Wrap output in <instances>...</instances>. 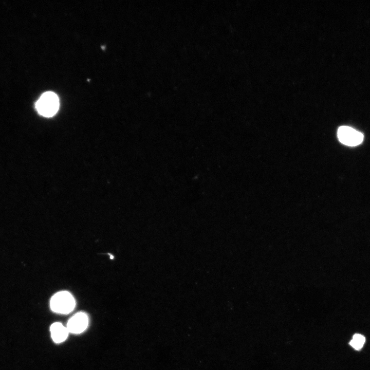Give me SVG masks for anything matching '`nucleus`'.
<instances>
[{
	"instance_id": "obj_1",
	"label": "nucleus",
	"mask_w": 370,
	"mask_h": 370,
	"mask_svg": "<svg viewBox=\"0 0 370 370\" xmlns=\"http://www.w3.org/2000/svg\"><path fill=\"white\" fill-rule=\"evenodd\" d=\"M35 107L40 115L46 117H52L59 107L58 97L53 92H46L37 101Z\"/></svg>"
},
{
	"instance_id": "obj_2",
	"label": "nucleus",
	"mask_w": 370,
	"mask_h": 370,
	"mask_svg": "<svg viewBox=\"0 0 370 370\" xmlns=\"http://www.w3.org/2000/svg\"><path fill=\"white\" fill-rule=\"evenodd\" d=\"M75 300L67 291H60L55 293L51 299L50 305L51 310L57 313L66 314L73 309Z\"/></svg>"
},
{
	"instance_id": "obj_3",
	"label": "nucleus",
	"mask_w": 370,
	"mask_h": 370,
	"mask_svg": "<svg viewBox=\"0 0 370 370\" xmlns=\"http://www.w3.org/2000/svg\"><path fill=\"white\" fill-rule=\"evenodd\" d=\"M337 135L340 141L348 146L357 145L360 144L363 139L362 133L347 126L340 127Z\"/></svg>"
},
{
	"instance_id": "obj_4",
	"label": "nucleus",
	"mask_w": 370,
	"mask_h": 370,
	"mask_svg": "<svg viewBox=\"0 0 370 370\" xmlns=\"http://www.w3.org/2000/svg\"><path fill=\"white\" fill-rule=\"evenodd\" d=\"M88 323V319L86 314L84 312H79L69 320L66 327L69 332L80 334L85 330Z\"/></svg>"
},
{
	"instance_id": "obj_5",
	"label": "nucleus",
	"mask_w": 370,
	"mask_h": 370,
	"mask_svg": "<svg viewBox=\"0 0 370 370\" xmlns=\"http://www.w3.org/2000/svg\"><path fill=\"white\" fill-rule=\"evenodd\" d=\"M50 330L51 338L56 343H61L65 341L69 332L67 327L59 322L52 324L50 326Z\"/></svg>"
},
{
	"instance_id": "obj_6",
	"label": "nucleus",
	"mask_w": 370,
	"mask_h": 370,
	"mask_svg": "<svg viewBox=\"0 0 370 370\" xmlns=\"http://www.w3.org/2000/svg\"><path fill=\"white\" fill-rule=\"evenodd\" d=\"M365 341V339L363 336L356 334L354 335L349 344L355 349L359 350L363 347Z\"/></svg>"
}]
</instances>
